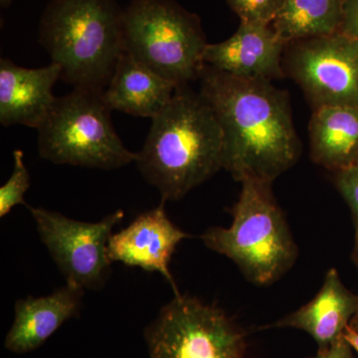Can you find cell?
I'll list each match as a JSON object with an SVG mask.
<instances>
[{"label":"cell","instance_id":"obj_25","mask_svg":"<svg viewBox=\"0 0 358 358\" xmlns=\"http://www.w3.org/2000/svg\"><path fill=\"white\" fill-rule=\"evenodd\" d=\"M350 324L353 327V329H357L358 331V310L357 313L353 315L352 320H350Z\"/></svg>","mask_w":358,"mask_h":358},{"label":"cell","instance_id":"obj_15","mask_svg":"<svg viewBox=\"0 0 358 358\" xmlns=\"http://www.w3.org/2000/svg\"><path fill=\"white\" fill-rule=\"evenodd\" d=\"M178 87L124 52L103 95L112 110L152 120L166 107Z\"/></svg>","mask_w":358,"mask_h":358},{"label":"cell","instance_id":"obj_21","mask_svg":"<svg viewBox=\"0 0 358 358\" xmlns=\"http://www.w3.org/2000/svg\"><path fill=\"white\" fill-rule=\"evenodd\" d=\"M345 36L358 40V0H345L341 30Z\"/></svg>","mask_w":358,"mask_h":358},{"label":"cell","instance_id":"obj_24","mask_svg":"<svg viewBox=\"0 0 358 358\" xmlns=\"http://www.w3.org/2000/svg\"><path fill=\"white\" fill-rule=\"evenodd\" d=\"M352 259L353 262H355V266H357L358 272V234H355V248H353Z\"/></svg>","mask_w":358,"mask_h":358},{"label":"cell","instance_id":"obj_4","mask_svg":"<svg viewBox=\"0 0 358 358\" xmlns=\"http://www.w3.org/2000/svg\"><path fill=\"white\" fill-rule=\"evenodd\" d=\"M241 183L230 227L210 228L202 241L207 248L231 259L250 281L268 285L292 268L298 248L271 192V183Z\"/></svg>","mask_w":358,"mask_h":358},{"label":"cell","instance_id":"obj_22","mask_svg":"<svg viewBox=\"0 0 358 358\" xmlns=\"http://www.w3.org/2000/svg\"><path fill=\"white\" fill-rule=\"evenodd\" d=\"M312 358H353V355L352 348L341 338L329 348L320 350L319 353Z\"/></svg>","mask_w":358,"mask_h":358},{"label":"cell","instance_id":"obj_3","mask_svg":"<svg viewBox=\"0 0 358 358\" xmlns=\"http://www.w3.org/2000/svg\"><path fill=\"white\" fill-rule=\"evenodd\" d=\"M122 10L115 0H51L39 42L61 79L74 88L105 91L124 53Z\"/></svg>","mask_w":358,"mask_h":358},{"label":"cell","instance_id":"obj_11","mask_svg":"<svg viewBox=\"0 0 358 358\" xmlns=\"http://www.w3.org/2000/svg\"><path fill=\"white\" fill-rule=\"evenodd\" d=\"M285 46L272 26L241 22L230 38L207 44L204 64L239 79L271 81L284 77L281 60Z\"/></svg>","mask_w":358,"mask_h":358},{"label":"cell","instance_id":"obj_5","mask_svg":"<svg viewBox=\"0 0 358 358\" xmlns=\"http://www.w3.org/2000/svg\"><path fill=\"white\" fill-rule=\"evenodd\" d=\"M103 91L74 88L56 96L40 124L38 152L56 164L110 171L136 162L113 126Z\"/></svg>","mask_w":358,"mask_h":358},{"label":"cell","instance_id":"obj_18","mask_svg":"<svg viewBox=\"0 0 358 358\" xmlns=\"http://www.w3.org/2000/svg\"><path fill=\"white\" fill-rule=\"evenodd\" d=\"M21 150L13 152V171L6 185L0 188V217H4L16 205H25L24 194L30 186V176Z\"/></svg>","mask_w":358,"mask_h":358},{"label":"cell","instance_id":"obj_1","mask_svg":"<svg viewBox=\"0 0 358 358\" xmlns=\"http://www.w3.org/2000/svg\"><path fill=\"white\" fill-rule=\"evenodd\" d=\"M200 92L223 134L222 166L235 180L271 183L298 162L301 141L286 92L205 64Z\"/></svg>","mask_w":358,"mask_h":358},{"label":"cell","instance_id":"obj_2","mask_svg":"<svg viewBox=\"0 0 358 358\" xmlns=\"http://www.w3.org/2000/svg\"><path fill=\"white\" fill-rule=\"evenodd\" d=\"M223 134L200 93L178 86L152 119L136 166L164 201H176L223 169Z\"/></svg>","mask_w":358,"mask_h":358},{"label":"cell","instance_id":"obj_9","mask_svg":"<svg viewBox=\"0 0 358 358\" xmlns=\"http://www.w3.org/2000/svg\"><path fill=\"white\" fill-rule=\"evenodd\" d=\"M296 43L289 72L315 108H358V40L338 32Z\"/></svg>","mask_w":358,"mask_h":358},{"label":"cell","instance_id":"obj_26","mask_svg":"<svg viewBox=\"0 0 358 358\" xmlns=\"http://www.w3.org/2000/svg\"><path fill=\"white\" fill-rule=\"evenodd\" d=\"M13 0H0V4H1L2 7H8L10 6Z\"/></svg>","mask_w":358,"mask_h":358},{"label":"cell","instance_id":"obj_10","mask_svg":"<svg viewBox=\"0 0 358 358\" xmlns=\"http://www.w3.org/2000/svg\"><path fill=\"white\" fill-rule=\"evenodd\" d=\"M164 202L162 200L157 208L141 214L128 227L112 234L108 254L112 262L160 273L171 282L174 294H178L169 263L176 246L190 235L169 220Z\"/></svg>","mask_w":358,"mask_h":358},{"label":"cell","instance_id":"obj_13","mask_svg":"<svg viewBox=\"0 0 358 358\" xmlns=\"http://www.w3.org/2000/svg\"><path fill=\"white\" fill-rule=\"evenodd\" d=\"M83 294V289L67 284L48 296L16 301L15 319L4 341L6 350L23 355L43 345L65 322L78 315Z\"/></svg>","mask_w":358,"mask_h":358},{"label":"cell","instance_id":"obj_8","mask_svg":"<svg viewBox=\"0 0 358 358\" xmlns=\"http://www.w3.org/2000/svg\"><path fill=\"white\" fill-rule=\"evenodd\" d=\"M27 208L43 242L67 284L80 289H99L110 272L108 244L113 228L124 213L117 210L96 223L82 222L57 212Z\"/></svg>","mask_w":358,"mask_h":358},{"label":"cell","instance_id":"obj_20","mask_svg":"<svg viewBox=\"0 0 358 358\" xmlns=\"http://www.w3.org/2000/svg\"><path fill=\"white\" fill-rule=\"evenodd\" d=\"M336 185L352 210L355 234H358V166L336 173Z\"/></svg>","mask_w":358,"mask_h":358},{"label":"cell","instance_id":"obj_14","mask_svg":"<svg viewBox=\"0 0 358 358\" xmlns=\"http://www.w3.org/2000/svg\"><path fill=\"white\" fill-rule=\"evenodd\" d=\"M357 310L358 294L346 289L338 271L331 268L317 296L300 310L279 320L275 327L306 331L317 341L320 350H324L343 338Z\"/></svg>","mask_w":358,"mask_h":358},{"label":"cell","instance_id":"obj_6","mask_svg":"<svg viewBox=\"0 0 358 358\" xmlns=\"http://www.w3.org/2000/svg\"><path fill=\"white\" fill-rule=\"evenodd\" d=\"M124 52L185 86L199 79L207 43L199 18L171 0H131L122 15Z\"/></svg>","mask_w":358,"mask_h":358},{"label":"cell","instance_id":"obj_23","mask_svg":"<svg viewBox=\"0 0 358 358\" xmlns=\"http://www.w3.org/2000/svg\"><path fill=\"white\" fill-rule=\"evenodd\" d=\"M343 338L345 339L348 345L358 353V331L353 329L350 324L345 327L343 334Z\"/></svg>","mask_w":358,"mask_h":358},{"label":"cell","instance_id":"obj_12","mask_svg":"<svg viewBox=\"0 0 358 358\" xmlns=\"http://www.w3.org/2000/svg\"><path fill=\"white\" fill-rule=\"evenodd\" d=\"M62 69L56 63L29 69L0 59V122L38 129L55 102L54 85Z\"/></svg>","mask_w":358,"mask_h":358},{"label":"cell","instance_id":"obj_7","mask_svg":"<svg viewBox=\"0 0 358 358\" xmlns=\"http://www.w3.org/2000/svg\"><path fill=\"white\" fill-rule=\"evenodd\" d=\"M150 358H243L245 336L220 308L174 294L145 329Z\"/></svg>","mask_w":358,"mask_h":358},{"label":"cell","instance_id":"obj_16","mask_svg":"<svg viewBox=\"0 0 358 358\" xmlns=\"http://www.w3.org/2000/svg\"><path fill=\"white\" fill-rule=\"evenodd\" d=\"M308 129L313 162L334 173L358 166V108H315Z\"/></svg>","mask_w":358,"mask_h":358},{"label":"cell","instance_id":"obj_19","mask_svg":"<svg viewBox=\"0 0 358 358\" xmlns=\"http://www.w3.org/2000/svg\"><path fill=\"white\" fill-rule=\"evenodd\" d=\"M239 16L241 22L272 23L286 0H226Z\"/></svg>","mask_w":358,"mask_h":358},{"label":"cell","instance_id":"obj_17","mask_svg":"<svg viewBox=\"0 0 358 358\" xmlns=\"http://www.w3.org/2000/svg\"><path fill=\"white\" fill-rule=\"evenodd\" d=\"M345 0H286L271 26L285 44L341 30Z\"/></svg>","mask_w":358,"mask_h":358}]
</instances>
